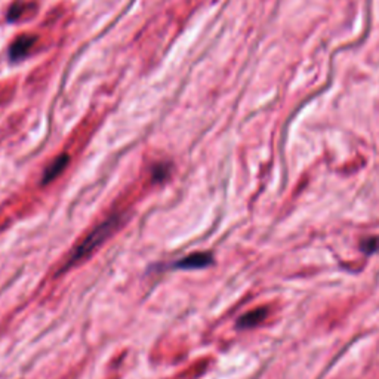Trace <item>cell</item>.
Listing matches in <instances>:
<instances>
[{
	"label": "cell",
	"instance_id": "3",
	"mask_svg": "<svg viewBox=\"0 0 379 379\" xmlns=\"http://www.w3.org/2000/svg\"><path fill=\"white\" fill-rule=\"evenodd\" d=\"M67 164H69V156H67V154H61L60 157H57V159H55V160L46 168L45 175H43V179H42V183H43V184H49V183H51V181L57 179V178L64 172V169L67 168Z\"/></svg>",
	"mask_w": 379,
	"mask_h": 379
},
{
	"label": "cell",
	"instance_id": "5",
	"mask_svg": "<svg viewBox=\"0 0 379 379\" xmlns=\"http://www.w3.org/2000/svg\"><path fill=\"white\" fill-rule=\"evenodd\" d=\"M35 40L36 38L28 36V35H24L16 39L13 45L11 46V57L13 60H20L21 57H24L30 51V47L33 46V43H35Z\"/></svg>",
	"mask_w": 379,
	"mask_h": 379
},
{
	"label": "cell",
	"instance_id": "1",
	"mask_svg": "<svg viewBox=\"0 0 379 379\" xmlns=\"http://www.w3.org/2000/svg\"><path fill=\"white\" fill-rule=\"evenodd\" d=\"M118 222H119V218L114 217V218H108L101 225H98L94 232H91L89 236L77 246L76 251L72 254V256L67 262V267H70V266H73V264L89 256L98 248V246L103 244V242L106 239H108V236L114 232V228H116Z\"/></svg>",
	"mask_w": 379,
	"mask_h": 379
},
{
	"label": "cell",
	"instance_id": "6",
	"mask_svg": "<svg viewBox=\"0 0 379 379\" xmlns=\"http://www.w3.org/2000/svg\"><path fill=\"white\" fill-rule=\"evenodd\" d=\"M379 248V240L378 239H369V240H365L363 244H361V249H363V252L366 254H372L373 251H376Z\"/></svg>",
	"mask_w": 379,
	"mask_h": 379
},
{
	"label": "cell",
	"instance_id": "4",
	"mask_svg": "<svg viewBox=\"0 0 379 379\" xmlns=\"http://www.w3.org/2000/svg\"><path fill=\"white\" fill-rule=\"evenodd\" d=\"M267 317V310L266 308H256L254 311L246 312L244 316H242L237 320V327L239 329H251L258 326L264 319Z\"/></svg>",
	"mask_w": 379,
	"mask_h": 379
},
{
	"label": "cell",
	"instance_id": "2",
	"mask_svg": "<svg viewBox=\"0 0 379 379\" xmlns=\"http://www.w3.org/2000/svg\"><path fill=\"white\" fill-rule=\"evenodd\" d=\"M212 262L213 258L209 252H197L188 255L184 259H179L174 267L179 270H196V268H206Z\"/></svg>",
	"mask_w": 379,
	"mask_h": 379
}]
</instances>
